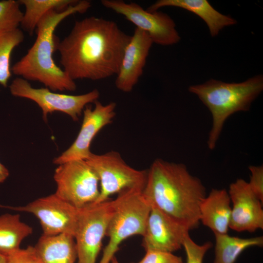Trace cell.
<instances>
[{
    "instance_id": "cell-1",
    "label": "cell",
    "mask_w": 263,
    "mask_h": 263,
    "mask_svg": "<svg viewBox=\"0 0 263 263\" xmlns=\"http://www.w3.org/2000/svg\"><path fill=\"white\" fill-rule=\"evenodd\" d=\"M131 36L113 20L91 16L75 21L57 44L62 69L74 81L116 75Z\"/></svg>"
},
{
    "instance_id": "cell-18",
    "label": "cell",
    "mask_w": 263,
    "mask_h": 263,
    "mask_svg": "<svg viewBox=\"0 0 263 263\" xmlns=\"http://www.w3.org/2000/svg\"><path fill=\"white\" fill-rule=\"evenodd\" d=\"M35 247L42 263H75L77 258L75 238L70 234L42 235Z\"/></svg>"
},
{
    "instance_id": "cell-29",
    "label": "cell",
    "mask_w": 263,
    "mask_h": 263,
    "mask_svg": "<svg viewBox=\"0 0 263 263\" xmlns=\"http://www.w3.org/2000/svg\"><path fill=\"white\" fill-rule=\"evenodd\" d=\"M0 263H7V257L0 253Z\"/></svg>"
},
{
    "instance_id": "cell-17",
    "label": "cell",
    "mask_w": 263,
    "mask_h": 263,
    "mask_svg": "<svg viewBox=\"0 0 263 263\" xmlns=\"http://www.w3.org/2000/svg\"><path fill=\"white\" fill-rule=\"evenodd\" d=\"M167 6L181 8L199 16L207 24L212 37L218 35L224 27L237 23L234 19L219 12L207 0H159L147 10L154 12Z\"/></svg>"
},
{
    "instance_id": "cell-9",
    "label": "cell",
    "mask_w": 263,
    "mask_h": 263,
    "mask_svg": "<svg viewBox=\"0 0 263 263\" xmlns=\"http://www.w3.org/2000/svg\"><path fill=\"white\" fill-rule=\"evenodd\" d=\"M11 94L36 103L42 110L43 118L47 120L48 113L60 112L77 121L88 104L94 103L100 95L99 91L93 90L82 94L70 95L54 92L48 88H35L28 81L20 77L15 78L9 86Z\"/></svg>"
},
{
    "instance_id": "cell-15",
    "label": "cell",
    "mask_w": 263,
    "mask_h": 263,
    "mask_svg": "<svg viewBox=\"0 0 263 263\" xmlns=\"http://www.w3.org/2000/svg\"><path fill=\"white\" fill-rule=\"evenodd\" d=\"M153 42L144 31L135 29L127 44L115 81L117 89L131 92L143 73Z\"/></svg>"
},
{
    "instance_id": "cell-8",
    "label": "cell",
    "mask_w": 263,
    "mask_h": 263,
    "mask_svg": "<svg viewBox=\"0 0 263 263\" xmlns=\"http://www.w3.org/2000/svg\"><path fill=\"white\" fill-rule=\"evenodd\" d=\"M112 211L113 202L108 200L78 209L74 235L78 263H95Z\"/></svg>"
},
{
    "instance_id": "cell-2",
    "label": "cell",
    "mask_w": 263,
    "mask_h": 263,
    "mask_svg": "<svg viewBox=\"0 0 263 263\" xmlns=\"http://www.w3.org/2000/svg\"><path fill=\"white\" fill-rule=\"evenodd\" d=\"M142 191L151 207L171 217L189 230L199 225L200 206L206 196V188L184 164L156 159L147 170Z\"/></svg>"
},
{
    "instance_id": "cell-14",
    "label": "cell",
    "mask_w": 263,
    "mask_h": 263,
    "mask_svg": "<svg viewBox=\"0 0 263 263\" xmlns=\"http://www.w3.org/2000/svg\"><path fill=\"white\" fill-rule=\"evenodd\" d=\"M189 229L158 209L151 207L142 245L147 250L172 253L183 246L184 237Z\"/></svg>"
},
{
    "instance_id": "cell-19",
    "label": "cell",
    "mask_w": 263,
    "mask_h": 263,
    "mask_svg": "<svg viewBox=\"0 0 263 263\" xmlns=\"http://www.w3.org/2000/svg\"><path fill=\"white\" fill-rule=\"evenodd\" d=\"M33 232V228L22 222L19 214L0 216V253L8 256L20 248L22 241Z\"/></svg>"
},
{
    "instance_id": "cell-6",
    "label": "cell",
    "mask_w": 263,
    "mask_h": 263,
    "mask_svg": "<svg viewBox=\"0 0 263 263\" xmlns=\"http://www.w3.org/2000/svg\"><path fill=\"white\" fill-rule=\"evenodd\" d=\"M85 160L99 179V195L94 203L108 200L111 195L126 189H143L145 186L147 170L131 167L117 151L101 154L92 152Z\"/></svg>"
},
{
    "instance_id": "cell-21",
    "label": "cell",
    "mask_w": 263,
    "mask_h": 263,
    "mask_svg": "<svg viewBox=\"0 0 263 263\" xmlns=\"http://www.w3.org/2000/svg\"><path fill=\"white\" fill-rule=\"evenodd\" d=\"M24 5L21 26L30 35H32L42 18L51 10L63 11L77 0H19Z\"/></svg>"
},
{
    "instance_id": "cell-12",
    "label": "cell",
    "mask_w": 263,
    "mask_h": 263,
    "mask_svg": "<svg viewBox=\"0 0 263 263\" xmlns=\"http://www.w3.org/2000/svg\"><path fill=\"white\" fill-rule=\"evenodd\" d=\"M93 108L86 106L83 111V118L79 132L73 143L54 163L60 165L75 160H86L92 152L91 144L97 133L111 124L115 116L116 104L112 102L103 104L97 100Z\"/></svg>"
},
{
    "instance_id": "cell-10",
    "label": "cell",
    "mask_w": 263,
    "mask_h": 263,
    "mask_svg": "<svg viewBox=\"0 0 263 263\" xmlns=\"http://www.w3.org/2000/svg\"><path fill=\"white\" fill-rule=\"evenodd\" d=\"M101 3L105 8L124 17L136 28L146 33L153 43L168 46L180 40L174 20L166 13L150 12L135 2L127 3L121 0H102Z\"/></svg>"
},
{
    "instance_id": "cell-13",
    "label": "cell",
    "mask_w": 263,
    "mask_h": 263,
    "mask_svg": "<svg viewBox=\"0 0 263 263\" xmlns=\"http://www.w3.org/2000/svg\"><path fill=\"white\" fill-rule=\"evenodd\" d=\"M232 203L229 228L255 232L263 229V202L242 178L231 183L228 191Z\"/></svg>"
},
{
    "instance_id": "cell-4",
    "label": "cell",
    "mask_w": 263,
    "mask_h": 263,
    "mask_svg": "<svg viewBox=\"0 0 263 263\" xmlns=\"http://www.w3.org/2000/svg\"><path fill=\"white\" fill-rule=\"evenodd\" d=\"M263 90V76L261 75L240 83L210 79L189 87V92L199 98L212 115V125L207 141L210 150L215 148L227 119L235 113L249 111Z\"/></svg>"
},
{
    "instance_id": "cell-11",
    "label": "cell",
    "mask_w": 263,
    "mask_h": 263,
    "mask_svg": "<svg viewBox=\"0 0 263 263\" xmlns=\"http://www.w3.org/2000/svg\"><path fill=\"white\" fill-rule=\"evenodd\" d=\"M0 207L35 215L39 221L43 235L68 234L74 237L78 209L55 193L37 199L24 206Z\"/></svg>"
},
{
    "instance_id": "cell-26",
    "label": "cell",
    "mask_w": 263,
    "mask_h": 263,
    "mask_svg": "<svg viewBox=\"0 0 263 263\" xmlns=\"http://www.w3.org/2000/svg\"><path fill=\"white\" fill-rule=\"evenodd\" d=\"M146 251L142 259L136 263H183L181 257L172 253L153 250H147Z\"/></svg>"
},
{
    "instance_id": "cell-7",
    "label": "cell",
    "mask_w": 263,
    "mask_h": 263,
    "mask_svg": "<svg viewBox=\"0 0 263 263\" xmlns=\"http://www.w3.org/2000/svg\"><path fill=\"white\" fill-rule=\"evenodd\" d=\"M54 179L56 185L55 193L78 209L94 203L99 196L98 177L85 160L59 165Z\"/></svg>"
},
{
    "instance_id": "cell-16",
    "label": "cell",
    "mask_w": 263,
    "mask_h": 263,
    "mask_svg": "<svg viewBox=\"0 0 263 263\" xmlns=\"http://www.w3.org/2000/svg\"><path fill=\"white\" fill-rule=\"evenodd\" d=\"M231 201L225 189H212L200 206V222L214 234L227 233L231 215Z\"/></svg>"
},
{
    "instance_id": "cell-30",
    "label": "cell",
    "mask_w": 263,
    "mask_h": 263,
    "mask_svg": "<svg viewBox=\"0 0 263 263\" xmlns=\"http://www.w3.org/2000/svg\"><path fill=\"white\" fill-rule=\"evenodd\" d=\"M110 263H119L117 261V259L115 256H114L111 260Z\"/></svg>"
},
{
    "instance_id": "cell-5",
    "label": "cell",
    "mask_w": 263,
    "mask_h": 263,
    "mask_svg": "<svg viewBox=\"0 0 263 263\" xmlns=\"http://www.w3.org/2000/svg\"><path fill=\"white\" fill-rule=\"evenodd\" d=\"M143 189H126L113 202V211L106 236L109 238L99 263H110L120 244L134 235H143L151 207Z\"/></svg>"
},
{
    "instance_id": "cell-3",
    "label": "cell",
    "mask_w": 263,
    "mask_h": 263,
    "mask_svg": "<svg viewBox=\"0 0 263 263\" xmlns=\"http://www.w3.org/2000/svg\"><path fill=\"white\" fill-rule=\"evenodd\" d=\"M91 7L90 1L81 0L63 11L51 10L46 14L36 27L37 37L34 44L11 67L12 73L27 81H38L54 92L75 91V81L54 59L59 41L54 33L59 23L68 17L84 13Z\"/></svg>"
},
{
    "instance_id": "cell-20",
    "label": "cell",
    "mask_w": 263,
    "mask_h": 263,
    "mask_svg": "<svg viewBox=\"0 0 263 263\" xmlns=\"http://www.w3.org/2000/svg\"><path fill=\"white\" fill-rule=\"evenodd\" d=\"M215 238L213 263H234L246 249L263 245V236L242 238L226 234H214Z\"/></svg>"
},
{
    "instance_id": "cell-25",
    "label": "cell",
    "mask_w": 263,
    "mask_h": 263,
    "mask_svg": "<svg viewBox=\"0 0 263 263\" xmlns=\"http://www.w3.org/2000/svg\"><path fill=\"white\" fill-rule=\"evenodd\" d=\"M7 263H42L35 246L19 248L7 256Z\"/></svg>"
},
{
    "instance_id": "cell-27",
    "label": "cell",
    "mask_w": 263,
    "mask_h": 263,
    "mask_svg": "<svg viewBox=\"0 0 263 263\" xmlns=\"http://www.w3.org/2000/svg\"><path fill=\"white\" fill-rule=\"evenodd\" d=\"M248 169L251 172L250 179L248 182L252 191L263 202V167L250 166Z\"/></svg>"
},
{
    "instance_id": "cell-24",
    "label": "cell",
    "mask_w": 263,
    "mask_h": 263,
    "mask_svg": "<svg viewBox=\"0 0 263 263\" xmlns=\"http://www.w3.org/2000/svg\"><path fill=\"white\" fill-rule=\"evenodd\" d=\"M212 243L209 241L198 244L190 238L189 233L186 234L182 246L186 252V263H203L206 253L212 247Z\"/></svg>"
},
{
    "instance_id": "cell-28",
    "label": "cell",
    "mask_w": 263,
    "mask_h": 263,
    "mask_svg": "<svg viewBox=\"0 0 263 263\" xmlns=\"http://www.w3.org/2000/svg\"><path fill=\"white\" fill-rule=\"evenodd\" d=\"M9 174L7 169L0 162V183L4 182Z\"/></svg>"
},
{
    "instance_id": "cell-23",
    "label": "cell",
    "mask_w": 263,
    "mask_h": 263,
    "mask_svg": "<svg viewBox=\"0 0 263 263\" xmlns=\"http://www.w3.org/2000/svg\"><path fill=\"white\" fill-rule=\"evenodd\" d=\"M20 5L19 0L0 1V33L19 28L23 16Z\"/></svg>"
},
{
    "instance_id": "cell-22",
    "label": "cell",
    "mask_w": 263,
    "mask_h": 263,
    "mask_svg": "<svg viewBox=\"0 0 263 263\" xmlns=\"http://www.w3.org/2000/svg\"><path fill=\"white\" fill-rule=\"evenodd\" d=\"M23 32L19 28L0 33V84L6 88L12 76L11 57L14 49L24 40Z\"/></svg>"
}]
</instances>
